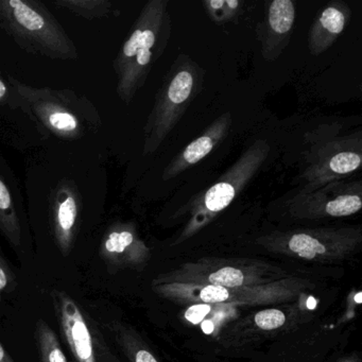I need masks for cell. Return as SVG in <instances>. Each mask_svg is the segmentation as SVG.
I'll use <instances>...</instances> for the list:
<instances>
[{
  "mask_svg": "<svg viewBox=\"0 0 362 362\" xmlns=\"http://www.w3.org/2000/svg\"><path fill=\"white\" fill-rule=\"evenodd\" d=\"M168 0H150L133 25L115 61L116 92L129 105L145 86L154 61L160 58L170 35Z\"/></svg>",
  "mask_w": 362,
  "mask_h": 362,
  "instance_id": "obj_2",
  "label": "cell"
},
{
  "mask_svg": "<svg viewBox=\"0 0 362 362\" xmlns=\"http://www.w3.org/2000/svg\"><path fill=\"white\" fill-rule=\"evenodd\" d=\"M16 276L3 254L0 253V302L4 296L16 289Z\"/></svg>",
  "mask_w": 362,
  "mask_h": 362,
  "instance_id": "obj_21",
  "label": "cell"
},
{
  "mask_svg": "<svg viewBox=\"0 0 362 362\" xmlns=\"http://www.w3.org/2000/svg\"><path fill=\"white\" fill-rule=\"evenodd\" d=\"M211 285L221 286V287L235 288L243 285L245 281V275L239 269L233 267H224L216 272L211 273L209 276Z\"/></svg>",
  "mask_w": 362,
  "mask_h": 362,
  "instance_id": "obj_19",
  "label": "cell"
},
{
  "mask_svg": "<svg viewBox=\"0 0 362 362\" xmlns=\"http://www.w3.org/2000/svg\"><path fill=\"white\" fill-rule=\"evenodd\" d=\"M0 362H16L1 343H0Z\"/></svg>",
  "mask_w": 362,
  "mask_h": 362,
  "instance_id": "obj_25",
  "label": "cell"
},
{
  "mask_svg": "<svg viewBox=\"0 0 362 362\" xmlns=\"http://www.w3.org/2000/svg\"><path fill=\"white\" fill-rule=\"evenodd\" d=\"M232 124L230 113H224L211 122L206 130L192 141L179 156H175L170 164L165 168L163 180L169 181L181 175L189 167L198 164L205 156H209L230 132Z\"/></svg>",
  "mask_w": 362,
  "mask_h": 362,
  "instance_id": "obj_13",
  "label": "cell"
},
{
  "mask_svg": "<svg viewBox=\"0 0 362 362\" xmlns=\"http://www.w3.org/2000/svg\"><path fill=\"white\" fill-rule=\"evenodd\" d=\"M201 69L181 56L173 65L160 90L144 129V156L153 154L175 128L202 88Z\"/></svg>",
  "mask_w": 362,
  "mask_h": 362,
  "instance_id": "obj_4",
  "label": "cell"
},
{
  "mask_svg": "<svg viewBox=\"0 0 362 362\" xmlns=\"http://www.w3.org/2000/svg\"><path fill=\"white\" fill-rule=\"evenodd\" d=\"M211 311L209 304L194 305L186 310L185 319L192 324H199Z\"/></svg>",
  "mask_w": 362,
  "mask_h": 362,
  "instance_id": "obj_24",
  "label": "cell"
},
{
  "mask_svg": "<svg viewBox=\"0 0 362 362\" xmlns=\"http://www.w3.org/2000/svg\"><path fill=\"white\" fill-rule=\"evenodd\" d=\"M50 296L63 338L76 362H118L92 319L67 292L54 289Z\"/></svg>",
  "mask_w": 362,
  "mask_h": 362,
  "instance_id": "obj_7",
  "label": "cell"
},
{
  "mask_svg": "<svg viewBox=\"0 0 362 362\" xmlns=\"http://www.w3.org/2000/svg\"><path fill=\"white\" fill-rule=\"evenodd\" d=\"M296 5L291 0H274L269 4L262 25L260 42L264 60H276L287 47L296 23Z\"/></svg>",
  "mask_w": 362,
  "mask_h": 362,
  "instance_id": "obj_12",
  "label": "cell"
},
{
  "mask_svg": "<svg viewBox=\"0 0 362 362\" xmlns=\"http://www.w3.org/2000/svg\"><path fill=\"white\" fill-rule=\"evenodd\" d=\"M52 4L58 9L66 10L88 21L101 20L115 12L110 0H54Z\"/></svg>",
  "mask_w": 362,
  "mask_h": 362,
  "instance_id": "obj_16",
  "label": "cell"
},
{
  "mask_svg": "<svg viewBox=\"0 0 362 362\" xmlns=\"http://www.w3.org/2000/svg\"><path fill=\"white\" fill-rule=\"evenodd\" d=\"M0 233L8 243L20 249L23 243V228L16 202L7 182L0 173Z\"/></svg>",
  "mask_w": 362,
  "mask_h": 362,
  "instance_id": "obj_15",
  "label": "cell"
},
{
  "mask_svg": "<svg viewBox=\"0 0 362 362\" xmlns=\"http://www.w3.org/2000/svg\"><path fill=\"white\" fill-rule=\"evenodd\" d=\"M203 6L211 20L216 23H224L238 14L241 3L238 0H205Z\"/></svg>",
  "mask_w": 362,
  "mask_h": 362,
  "instance_id": "obj_18",
  "label": "cell"
},
{
  "mask_svg": "<svg viewBox=\"0 0 362 362\" xmlns=\"http://www.w3.org/2000/svg\"><path fill=\"white\" fill-rule=\"evenodd\" d=\"M0 29L29 54L57 61L79 59L62 25L37 0H0Z\"/></svg>",
  "mask_w": 362,
  "mask_h": 362,
  "instance_id": "obj_3",
  "label": "cell"
},
{
  "mask_svg": "<svg viewBox=\"0 0 362 362\" xmlns=\"http://www.w3.org/2000/svg\"><path fill=\"white\" fill-rule=\"evenodd\" d=\"M35 336L41 362H69L58 336L44 320L37 321Z\"/></svg>",
  "mask_w": 362,
  "mask_h": 362,
  "instance_id": "obj_17",
  "label": "cell"
},
{
  "mask_svg": "<svg viewBox=\"0 0 362 362\" xmlns=\"http://www.w3.org/2000/svg\"><path fill=\"white\" fill-rule=\"evenodd\" d=\"M228 290L221 286L209 285L200 292V298L205 303H220L228 300Z\"/></svg>",
  "mask_w": 362,
  "mask_h": 362,
  "instance_id": "obj_22",
  "label": "cell"
},
{
  "mask_svg": "<svg viewBox=\"0 0 362 362\" xmlns=\"http://www.w3.org/2000/svg\"><path fill=\"white\" fill-rule=\"evenodd\" d=\"M360 239L354 228L342 230H303L275 234L267 240L270 245L286 250L305 259H315L330 254L340 253L353 247Z\"/></svg>",
  "mask_w": 362,
  "mask_h": 362,
  "instance_id": "obj_9",
  "label": "cell"
},
{
  "mask_svg": "<svg viewBox=\"0 0 362 362\" xmlns=\"http://www.w3.org/2000/svg\"><path fill=\"white\" fill-rule=\"evenodd\" d=\"M361 181H339L287 201L289 213L300 219L340 218L357 214L362 206Z\"/></svg>",
  "mask_w": 362,
  "mask_h": 362,
  "instance_id": "obj_8",
  "label": "cell"
},
{
  "mask_svg": "<svg viewBox=\"0 0 362 362\" xmlns=\"http://www.w3.org/2000/svg\"><path fill=\"white\" fill-rule=\"evenodd\" d=\"M254 320L260 329L273 330L281 327L285 324L286 317L279 309H266L259 311Z\"/></svg>",
  "mask_w": 362,
  "mask_h": 362,
  "instance_id": "obj_20",
  "label": "cell"
},
{
  "mask_svg": "<svg viewBox=\"0 0 362 362\" xmlns=\"http://www.w3.org/2000/svg\"><path fill=\"white\" fill-rule=\"evenodd\" d=\"M0 105H7L11 109H18V99L13 88L11 86H8L1 78H0Z\"/></svg>",
  "mask_w": 362,
  "mask_h": 362,
  "instance_id": "obj_23",
  "label": "cell"
},
{
  "mask_svg": "<svg viewBox=\"0 0 362 362\" xmlns=\"http://www.w3.org/2000/svg\"><path fill=\"white\" fill-rule=\"evenodd\" d=\"M351 18L347 4L334 0L328 4L311 26L308 35L309 52L313 56L324 54L346 28Z\"/></svg>",
  "mask_w": 362,
  "mask_h": 362,
  "instance_id": "obj_14",
  "label": "cell"
},
{
  "mask_svg": "<svg viewBox=\"0 0 362 362\" xmlns=\"http://www.w3.org/2000/svg\"><path fill=\"white\" fill-rule=\"evenodd\" d=\"M81 209V194L75 182H59L49 196V221L54 243L65 257L73 251Z\"/></svg>",
  "mask_w": 362,
  "mask_h": 362,
  "instance_id": "obj_10",
  "label": "cell"
},
{
  "mask_svg": "<svg viewBox=\"0 0 362 362\" xmlns=\"http://www.w3.org/2000/svg\"><path fill=\"white\" fill-rule=\"evenodd\" d=\"M360 298H361V294H360V293H359V294H358V296H357V302H358V303L361 302V300H360Z\"/></svg>",
  "mask_w": 362,
  "mask_h": 362,
  "instance_id": "obj_26",
  "label": "cell"
},
{
  "mask_svg": "<svg viewBox=\"0 0 362 362\" xmlns=\"http://www.w3.org/2000/svg\"><path fill=\"white\" fill-rule=\"evenodd\" d=\"M147 247L139 239L134 224L131 222H117L107 228L100 243L101 258L107 268H124L139 264L147 255Z\"/></svg>",
  "mask_w": 362,
  "mask_h": 362,
  "instance_id": "obj_11",
  "label": "cell"
},
{
  "mask_svg": "<svg viewBox=\"0 0 362 362\" xmlns=\"http://www.w3.org/2000/svg\"><path fill=\"white\" fill-rule=\"evenodd\" d=\"M361 133L328 139L311 152L300 173V192H309L334 182L344 181L361 166Z\"/></svg>",
  "mask_w": 362,
  "mask_h": 362,
  "instance_id": "obj_6",
  "label": "cell"
},
{
  "mask_svg": "<svg viewBox=\"0 0 362 362\" xmlns=\"http://www.w3.org/2000/svg\"><path fill=\"white\" fill-rule=\"evenodd\" d=\"M345 362H351V361H345Z\"/></svg>",
  "mask_w": 362,
  "mask_h": 362,
  "instance_id": "obj_27",
  "label": "cell"
},
{
  "mask_svg": "<svg viewBox=\"0 0 362 362\" xmlns=\"http://www.w3.org/2000/svg\"><path fill=\"white\" fill-rule=\"evenodd\" d=\"M270 150L271 146L264 139L254 141L220 177L217 183L199 194L192 202V218L186 228L185 235L200 230L218 214L230 206L260 170Z\"/></svg>",
  "mask_w": 362,
  "mask_h": 362,
  "instance_id": "obj_5",
  "label": "cell"
},
{
  "mask_svg": "<svg viewBox=\"0 0 362 362\" xmlns=\"http://www.w3.org/2000/svg\"><path fill=\"white\" fill-rule=\"evenodd\" d=\"M22 110L43 133L63 141H79L98 132L103 120L94 103L71 90L37 88L9 77Z\"/></svg>",
  "mask_w": 362,
  "mask_h": 362,
  "instance_id": "obj_1",
  "label": "cell"
}]
</instances>
